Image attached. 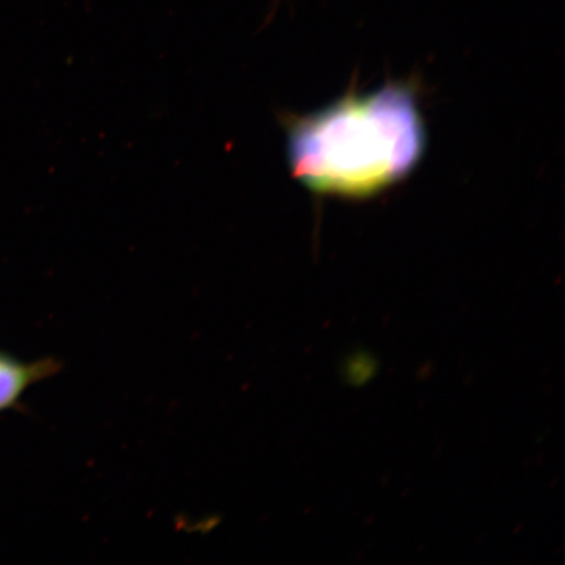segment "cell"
<instances>
[{
  "label": "cell",
  "mask_w": 565,
  "mask_h": 565,
  "mask_svg": "<svg viewBox=\"0 0 565 565\" xmlns=\"http://www.w3.org/2000/svg\"><path fill=\"white\" fill-rule=\"evenodd\" d=\"M287 159L315 193L366 196L418 164L424 127L413 92L391 84L309 116L282 117Z\"/></svg>",
  "instance_id": "1"
},
{
  "label": "cell",
  "mask_w": 565,
  "mask_h": 565,
  "mask_svg": "<svg viewBox=\"0 0 565 565\" xmlns=\"http://www.w3.org/2000/svg\"><path fill=\"white\" fill-rule=\"evenodd\" d=\"M62 369V362L52 356L23 362L0 350V414L21 409L25 393L34 385L53 379Z\"/></svg>",
  "instance_id": "2"
}]
</instances>
